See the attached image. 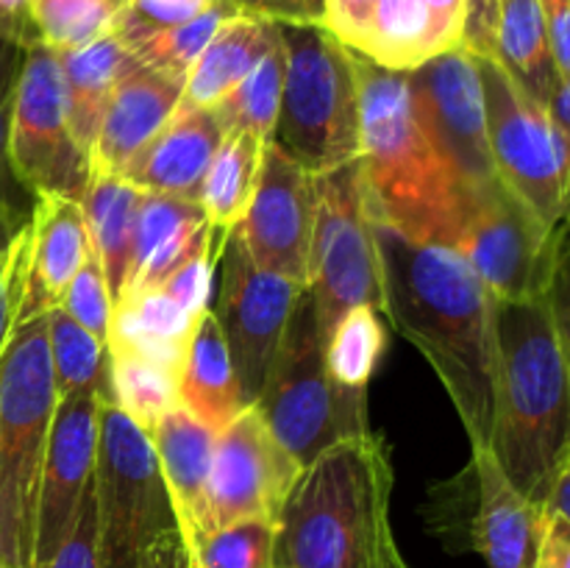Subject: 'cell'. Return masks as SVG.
I'll return each mask as SVG.
<instances>
[{
  "instance_id": "cell-1",
  "label": "cell",
  "mask_w": 570,
  "mask_h": 568,
  "mask_svg": "<svg viewBox=\"0 0 570 568\" xmlns=\"http://www.w3.org/2000/svg\"><path fill=\"white\" fill-rule=\"evenodd\" d=\"M373 217V215H371ZM384 312L443 382L471 445L495 412V298L454 248L417 243L373 217Z\"/></svg>"
},
{
  "instance_id": "cell-2",
  "label": "cell",
  "mask_w": 570,
  "mask_h": 568,
  "mask_svg": "<svg viewBox=\"0 0 570 568\" xmlns=\"http://www.w3.org/2000/svg\"><path fill=\"white\" fill-rule=\"evenodd\" d=\"M393 488L384 434L328 445L301 471L278 512L273 568H410L390 523Z\"/></svg>"
},
{
  "instance_id": "cell-3",
  "label": "cell",
  "mask_w": 570,
  "mask_h": 568,
  "mask_svg": "<svg viewBox=\"0 0 570 568\" xmlns=\"http://www.w3.org/2000/svg\"><path fill=\"white\" fill-rule=\"evenodd\" d=\"M490 451L518 493L546 507L570 451V371L549 301H495Z\"/></svg>"
},
{
  "instance_id": "cell-4",
  "label": "cell",
  "mask_w": 570,
  "mask_h": 568,
  "mask_svg": "<svg viewBox=\"0 0 570 568\" xmlns=\"http://www.w3.org/2000/svg\"><path fill=\"white\" fill-rule=\"evenodd\" d=\"M360 89L362 139L356 165L371 215L417 243L454 248L468 187L423 128L406 72L384 70L360 56Z\"/></svg>"
},
{
  "instance_id": "cell-5",
  "label": "cell",
  "mask_w": 570,
  "mask_h": 568,
  "mask_svg": "<svg viewBox=\"0 0 570 568\" xmlns=\"http://www.w3.org/2000/svg\"><path fill=\"white\" fill-rule=\"evenodd\" d=\"M284 89L271 145L323 176L360 159V56L326 26L278 22Z\"/></svg>"
},
{
  "instance_id": "cell-6",
  "label": "cell",
  "mask_w": 570,
  "mask_h": 568,
  "mask_svg": "<svg viewBox=\"0 0 570 568\" xmlns=\"http://www.w3.org/2000/svg\"><path fill=\"white\" fill-rule=\"evenodd\" d=\"M56 395L48 315L9 334L0 356V562L33 568L39 488Z\"/></svg>"
},
{
  "instance_id": "cell-7",
  "label": "cell",
  "mask_w": 570,
  "mask_h": 568,
  "mask_svg": "<svg viewBox=\"0 0 570 568\" xmlns=\"http://www.w3.org/2000/svg\"><path fill=\"white\" fill-rule=\"evenodd\" d=\"M254 407L278 443L304 468L328 445L373 432L367 421V390L340 388L328 376L326 349L306 287L295 301Z\"/></svg>"
},
{
  "instance_id": "cell-8",
  "label": "cell",
  "mask_w": 570,
  "mask_h": 568,
  "mask_svg": "<svg viewBox=\"0 0 570 568\" xmlns=\"http://www.w3.org/2000/svg\"><path fill=\"white\" fill-rule=\"evenodd\" d=\"M100 568H137L142 551L178 529L150 434L100 399L95 460Z\"/></svg>"
},
{
  "instance_id": "cell-9",
  "label": "cell",
  "mask_w": 570,
  "mask_h": 568,
  "mask_svg": "<svg viewBox=\"0 0 570 568\" xmlns=\"http://www.w3.org/2000/svg\"><path fill=\"white\" fill-rule=\"evenodd\" d=\"M323 345L334 323L354 306L384 312L379 245L365 184L356 161L315 176V232L309 251V282Z\"/></svg>"
},
{
  "instance_id": "cell-10",
  "label": "cell",
  "mask_w": 570,
  "mask_h": 568,
  "mask_svg": "<svg viewBox=\"0 0 570 568\" xmlns=\"http://www.w3.org/2000/svg\"><path fill=\"white\" fill-rule=\"evenodd\" d=\"M495 176L554 228L566 215L570 150L546 104L518 87L495 59H479Z\"/></svg>"
},
{
  "instance_id": "cell-11",
  "label": "cell",
  "mask_w": 570,
  "mask_h": 568,
  "mask_svg": "<svg viewBox=\"0 0 570 568\" xmlns=\"http://www.w3.org/2000/svg\"><path fill=\"white\" fill-rule=\"evenodd\" d=\"M554 228L523 204L499 176L468 187L454 251L473 267L495 301L543 298L551 273Z\"/></svg>"
},
{
  "instance_id": "cell-12",
  "label": "cell",
  "mask_w": 570,
  "mask_h": 568,
  "mask_svg": "<svg viewBox=\"0 0 570 568\" xmlns=\"http://www.w3.org/2000/svg\"><path fill=\"white\" fill-rule=\"evenodd\" d=\"M9 161L28 193H56L81 200L92 167L67 123V92L59 53L45 45L26 48L9 131Z\"/></svg>"
},
{
  "instance_id": "cell-13",
  "label": "cell",
  "mask_w": 570,
  "mask_h": 568,
  "mask_svg": "<svg viewBox=\"0 0 570 568\" xmlns=\"http://www.w3.org/2000/svg\"><path fill=\"white\" fill-rule=\"evenodd\" d=\"M217 262L220 282L212 287L209 310L223 329L245 404L254 407L304 287L256 265L234 228L220 234Z\"/></svg>"
},
{
  "instance_id": "cell-14",
  "label": "cell",
  "mask_w": 570,
  "mask_h": 568,
  "mask_svg": "<svg viewBox=\"0 0 570 568\" xmlns=\"http://www.w3.org/2000/svg\"><path fill=\"white\" fill-rule=\"evenodd\" d=\"M301 471L304 466L278 443L256 407L239 412L237 421L217 432L198 538L193 546L204 535L245 518H267L276 523Z\"/></svg>"
},
{
  "instance_id": "cell-15",
  "label": "cell",
  "mask_w": 570,
  "mask_h": 568,
  "mask_svg": "<svg viewBox=\"0 0 570 568\" xmlns=\"http://www.w3.org/2000/svg\"><path fill=\"white\" fill-rule=\"evenodd\" d=\"M406 84L423 128L462 184L479 187L495 178L476 56L465 48L440 53L406 72Z\"/></svg>"
},
{
  "instance_id": "cell-16",
  "label": "cell",
  "mask_w": 570,
  "mask_h": 568,
  "mask_svg": "<svg viewBox=\"0 0 570 568\" xmlns=\"http://www.w3.org/2000/svg\"><path fill=\"white\" fill-rule=\"evenodd\" d=\"M234 232L256 265L306 287L315 232V176L276 145H267L256 193Z\"/></svg>"
},
{
  "instance_id": "cell-17",
  "label": "cell",
  "mask_w": 570,
  "mask_h": 568,
  "mask_svg": "<svg viewBox=\"0 0 570 568\" xmlns=\"http://www.w3.org/2000/svg\"><path fill=\"white\" fill-rule=\"evenodd\" d=\"M92 254L81 200L56 193L33 195L17 254L11 332L59 310L72 276Z\"/></svg>"
},
{
  "instance_id": "cell-18",
  "label": "cell",
  "mask_w": 570,
  "mask_h": 568,
  "mask_svg": "<svg viewBox=\"0 0 570 568\" xmlns=\"http://www.w3.org/2000/svg\"><path fill=\"white\" fill-rule=\"evenodd\" d=\"M100 395L81 393L59 399L45 451L42 488L37 510L33 566L50 560L72 532L83 493L95 479L98 460Z\"/></svg>"
},
{
  "instance_id": "cell-19",
  "label": "cell",
  "mask_w": 570,
  "mask_h": 568,
  "mask_svg": "<svg viewBox=\"0 0 570 568\" xmlns=\"http://www.w3.org/2000/svg\"><path fill=\"white\" fill-rule=\"evenodd\" d=\"M473 505L468 521V549L479 551L488 568H534L543 507L532 505L507 479L490 445H471Z\"/></svg>"
},
{
  "instance_id": "cell-20",
  "label": "cell",
  "mask_w": 570,
  "mask_h": 568,
  "mask_svg": "<svg viewBox=\"0 0 570 568\" xmlns=\"http://www.w3.org/2000/svg\"><path fill=\"white\" fill-rule=\"evenodd\" d=\"M223 137L226 131L215 111L181 104L176 115L126 161L117 176L145 193L176 195L200 204L206 170Z\"/></svg>"
},
{
  "instance_id": "cell-21",
  "label": "cell",
  "mask_w": 570,
  "mask_h": 568,
  "mask_svg": "<svg viewBox=\"0 0 570 568\" xmlns=\"http://www.w3.org/2000/svg\"><path fill=\"white\" fill-rule=\"evenodd\" d=\"M184 81L128 61L100 120L89 167L92 173H120L126 161L176 115Z\"/></svg>"
},
{
  "instance_id": "cell-22",
  "label": "cell",
  "mask_w": 570,
  "mask_h": 568,
  "mask_svg": "<svg viewBox=\"0 0 570 568\" xmlns=\"http://www.w3.org/2000/svg\"><path fill=\"white\" fill-rule=\"evenodd\" d=\"M465 0H379L360 56L384 70L410 72L462 48Z\"/></svg>"
},
{
  "instance_id": "cell-23",
  "label": "cell",
  "mask_w": 570,
  "mask_h": 568,
  "mask_svg": "<svg viewBox=\"0 0 570 568\" xmlns=\"http://www.w3.org/2000/svg\"><path fill=\"white\" fill-rule=\"evenodd\" d=\"M215 234L217 228L206 221L198 200L142 189L126 290L120 298L142 290H159Z\"/></svg>"
},
{
  "instance_id": "cell-24",
  "label": "cell",
  "mask_w": 570,
  "mask_h": 568,
  "mask_svg": "<svg viewBox=\"0 0 570 568\" xmlns=\"http://www.w3.org/2000/svg\"><path fill=\"white\" fill-rule=\"evenodd\" d=\"M150 443L170 493L178 532L184 546H193V540L198 538L217 432L178 404L156 421V427L150 429Z\"/></svg>"
},
{
  "instance_id": "cell-25",
  "label": "cell",
  "mask_w": 570,
  "mask_h": 568,
  "mask_svg": "<svg viewBox=\"0 0 570 568\" xmlns=\"http://www.w3.org/2000/svg\"><path fill=\"white\" fill-rule=\"evenodd\" d=\"M178 404L215 432H223L228 423L237 421L239 412L248 410L226 337L212 310L198 317V326L184 351L178 371Z\"/></svg>"
},
{
  "instance_id": "cell-26",
  "label": "cell",
  "mask_w": 570,
  "mask_h": 568,
  "mask_svg": "<svg viewBox=\"0 0 570 568\" xmlns=\"http://www.w3.org/2000/svg\"><path fill=\"white\" fill-rule=\"evenodd\" d=\"M198 317L173 301L165 290H142L115 304L106 351L109 354H134L156 362L178 376Z\"/></svg>"
},
{
  "instance_id": "cell-27",
  "label": "cell",
  "mask_w": 570,
  "mask_h": 568,
  "mask_svg": "<svg viewBox=\"0 0 570 568\" xmlns=\"http://www.w3.org/2000/svg\"><path fill=\"white\" fill-rule=\"evenodd\" d=\"M276 42L278 22L237 11L232 20L223 22L187 72L181 104L212 109L265 59Z\"/></svg>"
},
{
  "instance_id": "cell-28",
  "label": "cell",
  "mask_w": 570,
  "mask_h": 568,
  "mask_svg": "<svg viewBox=\"0 0 570 568\" xmlns=\"http://www.w3.org/2000/svg\"><path fill=\"white\" fill-rule=\"evenodd\" d=\"M139 200H142V189L117 173H92L81 195L92 251L104 267L115 304L126 290Z\"/></svg>"
},
{
  "instance_id": "cell-29",
  "label": "cell",
  "mask_w": 570,
  "mask_h": 568,
  "mask_svg": "<svg viewBox=\"0 0 570 568\" xmlns=\"http://www.w3.org/2000/svg\"><path fill=\"white\" fill-rule=\"evenodd\" d=\"M128 61H131V53L122 48L115 33H106L104 39L81 50L59 53L67 92V123H70L78 148L87 154H92L104 111Z\"/></svg>"
},
{
  "instance_id": "cell-30",
  "label": "cell",
  "mask_w": 570,
  "mask_h": 568,
  "mask_svg": "<svg viewBox=\"0 0 570 568\" xmlns=\"http://www.w3.org/2000/svg\"><path fill=\"white\" fill-rule=\"evenodd\" d=\"M493 59L518 87L540 104H549L560 76L551 59L540 0H501Z\"/></svg>"
},
{
  "instance_id": "cell-31",
  "label": "cell",
  "mask_w": 570,
  "mask_h": 568,
  "mask_svg": "<svg viewBox=\"0 0 570 568\" xmlns=\"http://www.w3.org/2000/svg\"><path fill=\"white\" fill-rule=\"evenodd\" d=\"M267 145V139L250 131H226L220 148L212 156L200 189V209L217 232H232L248 212Z\"/></svg>"
},
{
  "instance_id": "cell-32",
  "label": "cell",
  "mask_w": 570,
  "mask_h": 568,
  "mask_svg": "<svg viewBox=\"0 0 570 568\" xmlns=\"http://www.w3.org/2000/svg\"><path fill=\"white\" fill-rule=\"evenodd\" d=\"M48 351L59 399L98 393L109 401V351L65 310L48 312Z\"/></svg>"
},
{
  "instance_id": "cell-33",
  "label": "cell",
  "mask_w": 570,
  "mask_h": 568,
  "mask_svg": "<svg viewBox=\"0 0 570 568\" xmlns=\"http://www.w3.org/2000/svg\"><path fill=\"white\" fill-rule=\"evenodd\" d=\"M284 89V45L282 33L278 42L267 50L265 59L232 89L223 100L212 106L220 120L223 131H250L271 143L276 128L278 104Z\"/></svg>"
},
{
  "instance_id": "cell-34",
  "label": "cell",
  "mask_w": 570,
  "mask_h": 568,
  "mask_svg": "<svg viewBox=\"0 0 570 568\" xmlns=\"http://www.w3.org/2000/svg\"><path fill=\"white\" fill-rule=\"evenodd\" d=\"M328 376L348 390H367L373 371L387 349V332L379 321V310L360 304L334 323L326 337Z\"/></svg>"
},
{
  "instance_id": "cell-35",
  "label": "cell",
  "mask_w": 570,
  "mask_h": 568,
  "mask_svg": "<svg viewBox=\"0 0 570 568\" xmlns=\"http://www.w3.org/2000/svg\"><path fill=\"white\" fill-rule=\"evenodd\" d=\"M237 11V6L226 3V0H217L206 14L195 17V20L184 22V26L145 33V37L126 45V50L131 53V59L137 61V65L150 67V70L176 78V81H187V72L193 70V65L198 61V56L204 53L209 39L215 37V33L220 31L223 22L232 20Z\"/></svg>"
},
{
  "instance_id": "cell-36",
  "label": "cell",
  "mask_w": 570,
  "mask_h": 568,
  "mask_svg": "<svg viewBox=\"0 0 570 568\" xmlns=\"http://www.w3.org/2000/svg\"><path fill=\"white\" fill-rule=\"evenodd\" d=\"M109 401L150 434L161 415L178 407V376L134 354H109Z\"/></svg>"
},
{
  "instance_id": "cell-37",
  "label": "cell",
  "mask_w": 570,
  "mask_h": 568,
  "mask_svg": "<svg viewBox=\"0 0 570 568\" xmlns=\"http://www.w3.org/2000/svg\"><path fill=\"white\" fill-rule=\"evenodd\" d=\"M122 0H28L39 45L67 53L111 33Z\"/></svg>"
},
{
  "instance_id": "cell-38",
  "label": "cell",
  "mask_w": 570,
  "mask_h": 568,
  "mask_svg": "<svg viewBox=\"0 0 570 568\" xmlns=\"http://www.w3.org/2000/svg\"><path fill=\"white\" fill-rule=\"evenodd\" d=\"M276 523L245 518L204 535L189 551L193 568H273Z\"/></svg>"
},
{
  "instance_id": "cell-39",
  "label": "cell",
  "mask_w": 570,
  "mask_h": 568,
  "mask_svg": "<svg viewBox=\"0 0 570 568\" xmlns=\"http://www.w3.org/2000/svg\"><path fill=\"white\" fill-rule=\"evenodd\" d=\"M59 310H65L72 321L81 323L87 332H92L106 345L111 315H115V295H111V287L106 282V273L95 251L87 256L81 271L72 276Z\"/></svg>"
},
{
  "instance_id": "cell-40",
  "label": "cell",
  "mask_w": 570,
  "mask_h": 568,
  "mask_svg": "<svg viewBox=\"0 0 570 568\" xmlns=\"http://www.w3.org/2000/svg\"><path fill=\"white\" fill-rule=\"evenodd\" d=\"M215 3L217 0H122L111 33L126 48L145 33L184 26V22L206 14Z\"/></svg>"
},
{
  "instance_id": "cell-41",
  "label": "cell",
  "mask_w": 570,
  "mask_h": 568,
  "mask_svg": "<svg viewBox=\"0 0 570 568\" xmlns=\"http://www.w3.org/2000/svg\"><path fill=\"white\" fill-rule=\"evenodd\" d=\"M220 234L206 239L159 290H165L173 301L184 306L193 315H204L209 310L212 287H215V262H217V245H220Z\"/></svg>"
},
{
  "instance_id": "cell-42",
  "label": "cell",
  "mask_w": 570,
  "mask_h": 568,
  "mask_svg": "<svg viewBox=\"0 0 570 568\" xmlns=\"http://www.w3.org/2000/svg\"><path fill=\"white\" fill-rule=\"evenodd\" d=\"M22 61H26V45L0 37V200H6V204H14L11 187L17 184V178L9 161V131Z\"/></svg>"
},
{
  "instance_id": "cell-43",
  "label": "cell",
  "mask_w": 570,
  "mask_h": 568,
  "mask_svg": "<svg viewBox=\"0 0 570 568\" xmlns=\"http://www.w3.org/2000/svg\"><path fill=\"white\" fill-rule=\"evenodd\" d=\"M551 317H554L557 337L570 371V209L554 226V245H551V273L546 284Z\"/></svg>"
},
{
  "instance_id": "cell-44",
  "label": "cell",
  "mask_w": 570,
  "mask_h": 568,
  "mask_svg": "<svg viewBox=\"0 0 570 568\" xmlns=\"http://www.w3.org/2000/svg\"><path fill=\"white\" fill-rule=\"evenodd\" d=\"M26 217L14 204L0 200V356L11 334V317H14V278H17V254Z\"/></svg>"
},
{
  "instance_id": "cell-45",
  "label": "cell",
  "mask_w": 570,
  "mask_h": 568,
  "mask_svg": "<svg viewBox=\"0 0 570 568\" xmlns=\"http://www.w3.org/2000/svg\"><path fill=\"white\" fill-rule=\"evenodd\" d=\"M33 568H100V546H98V501H95V479L83 493L81 510H78L72 532L65 543L56 549L50 560L39 562Z\"/></svg>"
},
{
  "instance_id": "cell-46",
  "label": "cell",
  "mask_w": 570,
  "mask_h": 568,
  "mask_svg": "<svg viewBox=\"0 0 570 568\" xmlns=\"http://www.w3.org/2000/svg\"><path fill=\"white\" fill-rule=\"evenodd\" d=\"M379 0H326V17L323 26L334 33L351 50L362 48L367 26L373 20Z\"/></svg>"
},
{
  "instance_id": "cell-47",
  "label": "cell",
  "mask_w": 570,
  "mask_h": 568,
  "mask_svg": "<svg viewBox=\"0 0 570 568\" xmlns=\"http://www.w3.org/2000/svg\"><path fill=\"white\" fill-rule=\"evenodd\" d=\"M501 0H465L462 17V48L479 59H493L495 26H499Z\"/></svg>"
},
{
  "instance_id": "cell-48",
  "label": "cell",
  "mask_w": 570,
  "mask_h": 568,
  "mask_svg": "<svg viewBox=\"0 0 570 568\" xmlns=\"http://www.w3.org/2000/svg\"><path fill=\"white\" fill-rule=\"evenodd\" d=\"M226 3L273 22L323 26V17H326V0H226Z\"/></svg>"
},
{
  "instance_id": "cell-49",
  "label": "cell",
  "mask_w": 570,
  "mask_h": 568,
  "mask_svg": "<svg viewBox=\"0 0 570 568\" xmlns=\"http://www.w3.org/2000/svg\"><path fill=\"white\" fill-rule=\"evenodd\" d=\"M534 568H570V523L560 512L546 510L540 516V540Z\"/></svg>"
},
{
  "instance_id": "cell-50",
  "label": "cell",
  "mask_w": 570,
  "mask_h": 568,
  "mask_svg": "<svg viewBox=\"0 0 570 568\" xmlns=\"http://www.w3.org/2000/svg\"><path fill=\"white\" fill-rule=\"evenodd\" d=\"M557 76L570 78V0H540Z\"/></svg>"
},
{
  "instance_id": "cell-51",
  "label": "cell",
  "mask_w": 570,
  "mask_h": 568,
  "mask_svg": "<svg viewBox=\"0 0 570 568\" xmlns=\"http://www.w3.org/2000/svg\"><path fill=\"white\" fill-rule=\"evenodd\" d=\"M137 568H189V551L178 529L156 538L139 557Z\"/></svg>"
},
{
  "instance_id": "cell-52",
  "label": "cell",
  "mask_w": 570,
  "mask_h": 568,
  "mask_svg": "<svg viewBox=\"0 0 570 568\" xmlns=\"http://www.w3.org/2000/svg\"><path fill=\"white\" fill-rule=\"evenodd\" d=\"M0 37L26 45V48L39 42L31 17H28V0H0Z\"/></svg>"
},
{
  "instance_id": "cell-53",
  "label": "cell",
  "mask_w": 570,
  "mask_h": 568,
  "mask_svg": "<svg viewBox=\"0 0 570 568\" xmlns=\"http://www.w3.org/2000/svg\"><path fill=\"white\" fill-rule=\"evenodd\" d=\"M546 109H549L551 120L557 123V128L562 131V137H566L568 143V150H570V78H560V84H557V89L551 92L549 104H546ZM570 209V187H568V204H566V212Z\"/></svg>"
},
{
  "instance_id": "cell-54",
  "label": "cell",
  "mask_w": 570,
  "mask_h": 568,
  "mask_svg": "<svg viewBox=\"0 0 570 568\" xmlns=\"http://www.w3.org/2000/svg\"><path fill=\"white\" fill-rule=\"evenodd\" d=\"M546 510L560 512V516L570 523V451L566 454V460H562L554 482H551L549 499H546Z\"/></svg>"
},
{
  "instance_id": "cell-55",
  "label": "cell",
  "mask_w": 570,
  "mask_h": 568,
  "mask_svg": "<svg viewBox=\"0 0 570 568\" xmlns=\"http://www.w3.org/2000/svg\"><path fill=\"white\" fill-rule=\"evenodd\" d=\"M0 568H6V566H3V562H0Z\"/></svg>"
},
{
  "instance_id": "cell-56",
  "label": "cell",
  "mask_w": 570,
  "mask_h": 568,
  "mask_svg": "<svg viewBox=\"0 0 570 568\" xmlns=\"http://www.w3.org/2000/svg\"><path fill=\"white\" fill-rule=\"evenodd\" d=\"M189 568H193V566H189Z\"/></svg>"
}]
</instances>
